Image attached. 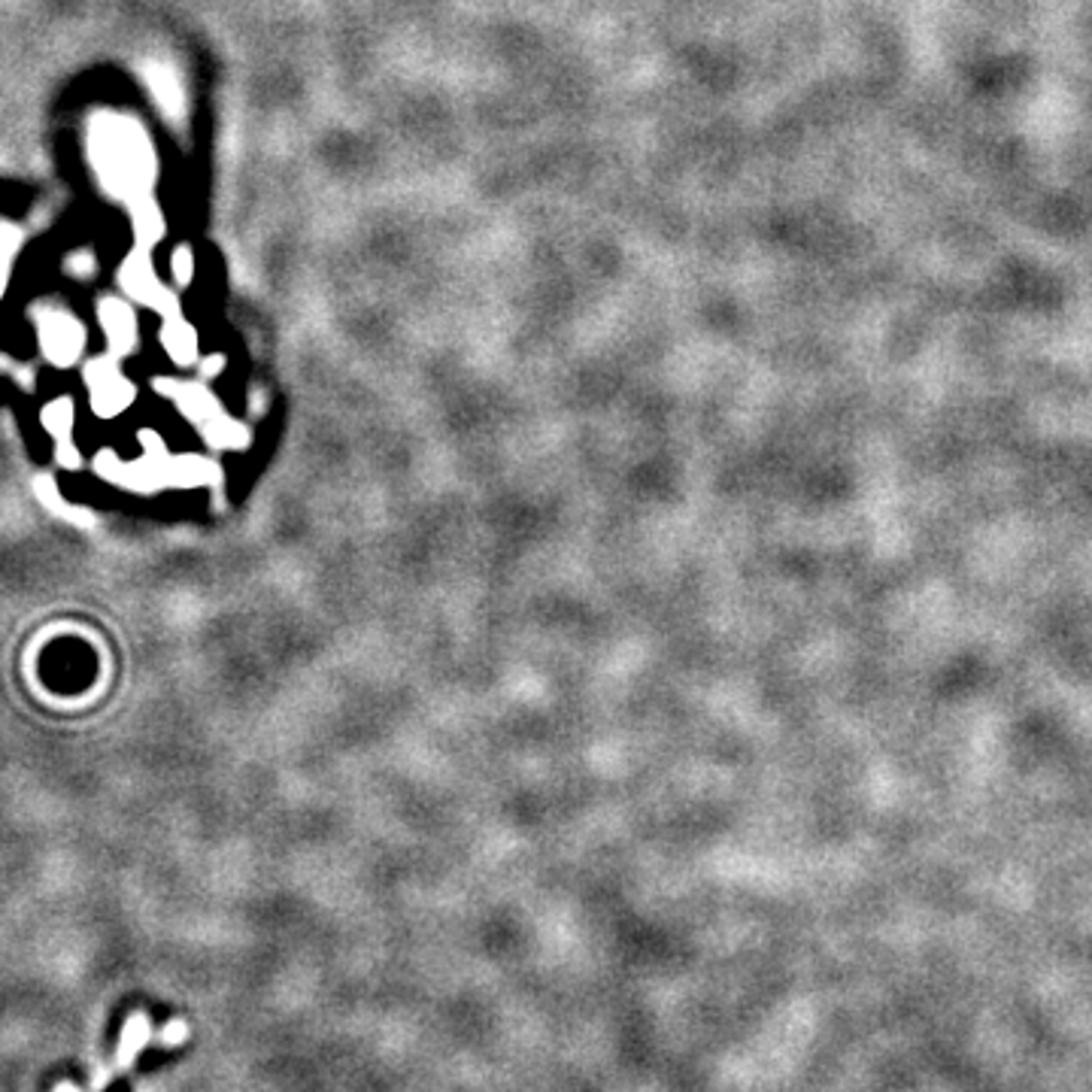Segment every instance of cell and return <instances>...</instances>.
Masks as SVG:
<instances>
[{
  "label": "cell",
  "instance_id": "cell-8",
  "mask_svg": "<svg viewBox=\"0 0 1092 1092\" xmlns=\"http://www.w3.org/2000/svg\"><path fill=\"white\" fill-rule=\"evenodd\" d=\"M171 274H174V282L179 288H185L195 280V249L188 244H177L171 252Z\"/></svg>",
  "mask_w": 1092,
  "mask_h": 1092
},
{
  "label": "cell",
  "instance_id": "cell-9",
  "mask_svg": "<svg viewBox=\"0 0 1092 1092\" xmlns=\"http://www.w3.org/2000/svg\"><path fill=\"white\" fill-rule=\"evenodd\" d=\"M22 244H25V231L16 222L6 219L3 222V271H6V280L12 274V264H16V255H19Z\"/></svg>",
  "mask_w": 1092,
  "mask_h": 1092
},
{
  "label": "cell",
  "instance_id": "cell-2",
  "mask_svg": "<svg viewBox=\"0 0 1092 1092\" xmlns=\"http://www.w3.org/2000/svg\"><path fill=\"white\" fill-rule=\"evenodd\" d=\"M36 331L43 340V353L49 355L55 364L68 367L71 361L79 358L82 347H85V328L79 325V319L71 316L68 310H40L36 313Z\"/></svg>",
  "mask_w": 1092,
  "mask_h": 1092
},
{
  "label": "cell",
  "instance_id": "cell-6",
  "mask_svg": "<svg viewBox=\"0 0 1092 1092\" xmlns=\"http://www.w3.org/2000/svg\"><path fill=\"white\" fill-rule=\"evenodd\" d=\"M131 225H134V234H137L141 247H155L164 237V231H168L164 215H161L158 204L149 195H143V198H137L131 204Z\"/></svg>",
  "mask_w": 1092,
  "mask_h": 1092
},
{
  "label": "cell",
  "instance_id": "cell-11",
  "mask_svg": "<svg viewBox=\"0 0 1092 1092\" xmlns=\"http://www.w3.org/2000/svg\"><path fill=\"white\" fill-rule=\"evenodd\" d=\"M106 1092H131V1084L128 1081H116V1084L106 1087Z\"/></svg>",
  "mask_w": 1092,
  "mask_h": 1092
},
{
  "label": "cell",
  "instance_id": "cell-3",
  "mask_svg": "<svg viewBox=\"0 0 1092 1092\" xmlns=\"http://www.w3.org/2000/svg\"><path fill=\"white\" fill-rule=\"evenodd\" d=\"M85 380L92 386V401L95 410H101L104 416L119 413L131 398H134V386L122 377L119 364L109 358H98L85 367Z\"/></svg>",
  "mask_w": 1092,
  "mask_h": 1092
},
{
  "label": "cell",
  "instance_id": "cell-5",
  "mask_svg": "<svg viewBox=\"0 0 1092 1092\" xmlns=\"http://www.w3.org/2000/svg\"><path fill=\"white\" fill-rule=\"evenodd\" d=\"M161 344H164V350L177 364H185V367L195 364V358H198V334L179 313L177 316H168V325L161 328Z\"/></svg>",
  "mask_w": 1092,
  "mask_h": 1092
},
{
  "label": "cell",
  "instance_id": "cell-10",
  "mask_svg": "<svg viewBox=\"0 0 1092 1092\" xmlns=\"http://www.w3.org/2000/svg\"><path fill=\"white\" fill-rule=\"evenodd\" d=\"M71 410H73L71 401H55L52 407H46V425L65 434V431H68V428H71V423H73Z\"/></svg>",
  "mask_w": 1092,
  "mask_h": 1092
},
{
  "label": "cell",
  "instance_id": "cell-4",
  "mask_svg": "<svg viewBox=\"0 0 1092 1092\" xmlns=\"http://www.w3.org/2000/svg\"><path fill=\"white\" fill-rule=\"evenodd\" d=\"M98 319H101V328H104L112 353L125 355L137 347V316H134V307L125 298H116V295L101 298L98 301Z\"/></svg>",
  "mask_w": 1092,
  "mask_h": 1092
},
{
  "label": "cell",
  "instance_id": "cell-7",
  "mask_svg": "<svg viewBox=\"0 0 1092 1092\" xmlns=\"http://www.w3.org/2000/svg\"><path fill=\"white\" fill-rule=\"evenodd\" d=\"M164 386V383H161ZM164 388H174V398H177V404L188 413V416H212V398H210V391L207 388H201V386H179V383H174V386H164Z\"/></svg>",
  "mask_w": 1092,
  "mask_h": 1092
},
{
  "label": "cell",
  "instance_id": "cell-1",
  "mask_svg": "<svg viewBox=\"0 0 1092 1092\" xmlns=\"http://www.w3.org/2000/svg\"><path fill=\"white\" fill-rule=\"evenodd\" d=\"M116 280L122 285V291L137 301L149 310H158L164 316H177V298L164 288V282L158 280L155 274V264H152V255L146 252V247L131 249L125 255V261L119 264V274Z\"/></svg>",
  "mask_w": 1092,
  "mask_h": 1092
}]
</instances>
